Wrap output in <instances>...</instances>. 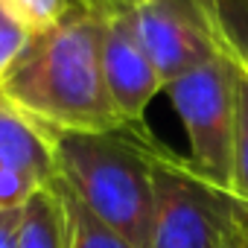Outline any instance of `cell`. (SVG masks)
Wrapping results in <instances>:
<instances>
[{
  "instance_id": "obj_1",
  "label": "cell",
  "mask_w": 248,
  "mask_h": 248,
  "mask_svg": "<svg viewBox=\"0 0 248 248\" xmlns=\"http://www.w3.org/2000/svg\"><path fill=\"white\" fill-rule=\"evenodd\" d=\"M0 96L53 132H120L129 129L114 111L96 12L73 9L50 30L32 35L27 53L0 85Z\"/></svg>"
},
{
  "instance_id": "obj_2",
  "label": "cell",
  "mask_w": 248,
  "mask_h": 248,
  "mask_svg": "<svg viewBox=\"0 0 248 248\" xmlns=\"http://www.w3.org/2000/svg\"><path fill=\"white\" fill-rule=\"evenodd\" d=\"M41 132L53 152L56 178H62L99 222L138 248H149L155 213V138L146 126L120 132Z\"/></svg>"
},
{
  "instance_id": "obj_3",
  "label": "cell",
  "mask_w": 248,
  "mask_h": 248,
  "mask_svg": "<svg viewBox=\"0 0 248 248\" xmlns=\"http://www.w3.org/2000/svg\"><path fill=\"white\" fill-rule=\"evenodd\" d=\"M155 213L149 248H248V202L190 158L152 143Z\"/></svg>"
},
{
  "instance_id": "obj_4",
  "label": "cell",
  "mask_w": 248,
  "mask_h": 248,
  "mask_svg": "<svg viewBox=\"0 0 248 248\" xmlns=\"http://www.w3.org/2000/svg\"><path fill=\"white\" fill-rule=\"evenodd\" d=\"M231 44L233 32L225 35L219 56L187 70L164 88L187 132L190 161L202 172L225 184H231L236 117V64Z\"/></svg>"
},
{
  "instance_id": "obj_5",
  "label": "cell",
  "mask_w": 248,
  "mask_h": 248,
  "mask_svg": "<svg viewBox=\"0 0 248 248\" xmlns=\"http://www.w3.org/2000/svg\"><path fill=\"white\" fill-rule=\"evenodd\" d=\"M126 9L164 88L219 56L231 32L219 0H138Z\"/></svg>"
},
{
  "instance_id": "obj_6",
  "label": "cell",
  "mask_w": 248,
  "mask_h": 248,
  "mask_svg": "<svg viewBox=\"0 0 248 248\" xmlns=\"http://www.w3.org/2000/svg\"><path fill=\"white\" fill-rule=\"evenodd\" d=\"M79 6L96 12L99 18V56L114 111L129 129H143L146 105L164 91V82L129 21V3L96 0Z\"/></svg>"
},
{
  "instance_id": "obj_7",
  "label": "cell",
  "mask_w": 248,
  "mask_h": 248,
  "mask_svg": "<svg viewBox=\"0 0 248 248\" xmlns=\"http://www.w3.org/2000/svg\"><path fill=\"white\" fill-rule=\"evenodd\" d=\"M0 167L30 175L38 184H50L56 178V164L44 132L3 96H0Z\"/></svg>"
},
{
  "instance_id": "obj_8",
  "label": "cell",
  "mask_w": 248,
  "mask_h": 248,
  "mask_svg": "<svg viewBox=\"0 0 248 248\" xmlns=\"http://www.w3.org/2000/svg\"><path fill=\"white\" fill-rule=\"evenodd\" d=\"M21 248H67V213L56 184H44L21 210Z\"/></svg>"
},
{
  "instance_id": "obj_9",
  "label": "cell",
  "mask_w": 248,
  "mask_h": 248,
  "mask_svg": "<svg viewBox=\"0 0 248 248\" xmlns=\"http://www.w3.org/2000/svg\"><path fill=\"white\" fill-rule=\"evenodd\" d=\"M62 202H64V213H67V248H138L135 242H129L123 233H117L114 228H108L105 222H99L73 193L62 178H53Z\"/></svg>"
},
{
  "instance_id": "obj_10",
  "label": "cell",
  "mask_w": 248,
  "mask_h": 248,
  "mask_svg": "<svg viewBox=\"0 0 248 248\" xmlns=\"http://www.w3.org/2000/svg\"><path fill=\"white\" fill-rule=\"evenodd\" d=\"M236 64V62H233ZM231 190L248 202V76L236 67V117H233V164Z\"/></svg>"
},
{
  "instance_id": "obj_11",
  "label": "cell",
  "mask_w": 248,
  "mask_h": 248,
  "mask_svg": "<svg viewBox=\"0 0 248 248\" xmlns=\"http://www.w3.org/2000/svg\"><path fill=\"white\" fill-rule=\"evenodd\" d=\"M0 6H6L32 35H38L73 9V0H0Z\"/></svg>"
},
{
  "instance_id": "obj_12",
  "label": "cell",
  "mask_w": 248,
  "mask_h": 248,
  "mask_svg": "<svg viewBox=\"0 0 248 248\" xmlns=\"http://www.w3.org/2000/svg\"><path fill=\"white\" fill-rule=\"evenodd\" d=\"M30 41H32V32L6 6H0V85L12 73V67L21 62Z\"/></svg>"
},
{
  "instance_id": "obj_13",
  "label": "cell",
  "mask_w": 248,
  "mask_h": 248,
  "mask_svg": "<svg viewBox=\"0 0 248 248\" xmlns=\"http://www.w3.org/2000/svg\"><path fill=\"white\" fill-rule=\"evenodd\" d=\"M38 187H44V184H38L30 175H21L9 167H0V210H21Z\"/></svg>"
},
{
  "instance_id": "obj_14",
  "label": "cell",
  "mask_w": 248,
  "mask_h": 248,
  "mask_svg": "<svg viewBox=\"0 0 248 248\" xmlns=\"http://www.w3.org/2000/svg\"><path fill=\"white\" fill-rule=\"evenodd\" d=\"M21 210H0V248H21Z\"/></svg>"
},
{
  "instance_id": "obj_15",
  "label": "cell",
  "mask_w": 248,
  "mask_h": 248,
  "mask_svg": "<svg viewBox=\"0 0 248 248\" xmlns=\"http://www.w3.org/2000/svg\"><path fill=\"white\" fill-rule=\"evenodd\" d=\"M231 56H233L236 67H239V70H242V73L248 76V50H245V47H242V44H239L236 38H233V44H231Z\"/></svg>"
},
{
  "instance_id": "obj_16",
  "label": "cell",
  "mask_w": 248,
  "mask_h": 248,
  "mask_svg": "<svg viewBox=\"0 0 248 248\" xmlns=\"http://www.w3.org/2000/svg\"><path fill=\"white\" fill-rule=\"evenodd\" d=\"M73 3H96V0H73ZM117 3H138V0H117Z\"/></svg>"
},
{
  "instance_id": "obj_17",
  "label": "cell",
  "mask_w": 248,
  "mask_h": 248,
  "mask_svg": "<svg viewBox=\"0 0 248 248\" xmlns=\"http://www.w3.org/2000/svg\"><path fill=\"white\" fill-rule=\"evenodd\" d=\"M245 3H248V0H245Z\"/></svg>"
}]
</instances>
